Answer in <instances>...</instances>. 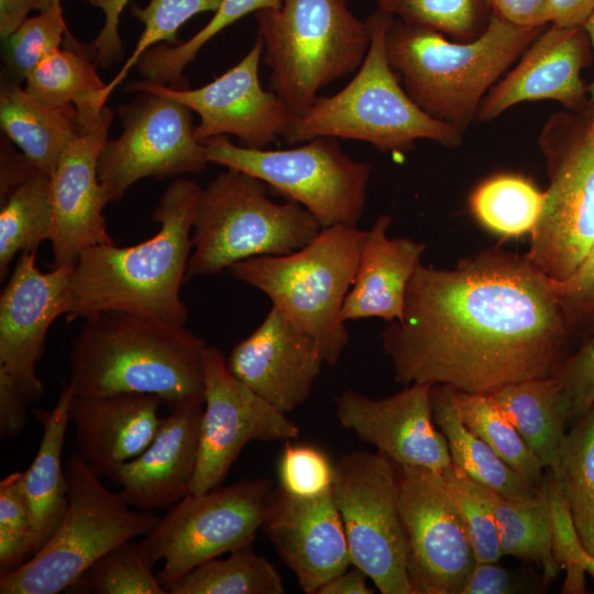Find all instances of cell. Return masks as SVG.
Segmentation results:
<instances>
[{
    "label": "cell",
    "instance_id": "cell-1",
    "mask_svg": "<svg viewBox=\"0 0 594 594\" xmlns=\"http://www.w3.org/2000/svg\"><path fill=\"white\" fill-rule=\"evenodd\" d=\"M381 340L397 383L484 394L551 376L582 342L556 282L499 248L450 268L419 264Z\"/></svg>",
    "mask_w": 594,
    "mask_h": 594
},
{
    "label": "cell",
    "instance_id": "cell-2",
    "mask_svg": "<svg viewBox=\"0 0 594 594\" xmlns=\"http://www.w3.org/2000/svg\"><path fill=\"white\" fill-rule=\"evenodd\" d=\"M200 193L196 182L177 179L151 215L161 224L153 237L131 246L113 243L84 251L69 283L67 321L102 311H123L184 326L188 310L180 287L193 251L191 231Z\"/></svg>",
    "mask_w": 594,
    "mask_h": 594
},
{
    "label": "cell",
    "instance_id": "cell-3",
    "mask_svg": "<svg viewBox=\"0 0 594 594\" xmlns=\"http://www.w3.org/2000/svg\"><path fill=\"white\" fill-rule=\"evenodd\" d=\"M206 341L184 326L123 311L84 318L69 353L76 395L144 393L174 407L204 400Z\"/></svg>",
    "mask_w": 594,
    "mask_h": 594
},
{
    "label": "cell",
    "instance_id": "cell-4",
    "mask_svg": "<svg viewBox=\"0 0 594 594\" xmlns=\"http://www.w3.org/2000/svg\"><path fill=\"white\" fill-rule=\"evenodd\" d=\"M544 28L518 26L492 13L480 36L451 41L391 15L386 55L413 101L464 135L488 90Z\"/></svg>",
    "mask_w": 594,
    "mask_h": 594
},
{
    "label": "cell",
    "instance_id": "cell-5",
    "mask_svg": "<svg viewBox=\"0 0 594 594\" xmlns=\"http://www.w3.org/2000/svg\"><path fill=\"white\" fill-rule=\"evenodd\" d=\"M389 16L377 9L369 15L371 43L354 77L295 117L283 136L287 144L328 136L367 142L383 152L410 151L417 140L461 145L463 134L418 107L391 67L385 47Z\"/></svg>",
    "mask_w": 594,
    "mask_h": 594
},
{
    "label": "cell",
    "instance_id": "cell-6",
    "mask_svg": "<svg viewBox=\"0 0 594 594\" xmlns=\"http://www.w3.org/2000/svg\"><path fill=\"white\" fill-rule=\"evenodd\" d=\"M366 230L337 224L322 228L297 251L255 256L229 272L261 290L296 328L318 345L324 363L339 362L350 334L342 307L353 284Z\"/></svg>",
    "mask_w": 594,
    "mask_h": 594
},
{
    "label": "cell",
    "instance_id": "cell-7",
    "mask_svg": "<svg viewBox=\"0 0 594 594\" xmlns=\"http://www.w3.org/2000/svg\"><path fill=\"white\" fill-rule=\"evenodd\" d=\"M270 86L297 117L329 84L355 73L371 43L367 21L346 0H283L254 13Z\"/></svg>",
    "mask_w": 594,
    "mask_h": 594
},
{
    "label": "cell",
    "instance_id": "cell-8",
    "mask_svg": "<svg viewBox=\"0 0 594 594\" xmlns=\"http://www.w3.org/2000/svg\"><path fill=\"white\" fill-rule=\"evenodd\" d=\"M268 194L263 180L233 168L201 189L186 280L250 257L293 253L318 235L322 227L306 208L276 202Z\"/></svg>",
    "mask_w": 594,
    "mask_h": 594
},
{
    "label": "cell",
    "instance_id": "cell-9",
    "mask_svg": "<svg viewBox=\"0 0 594 594\" xmlns=\"http://www.w3.org/2000/svg\"><path fill=\"white\" fill-rule=\"evenodd\" d=\"M68 506L46 543L14 571L0 574L1 594L66 592L118 544L147 535L160 517L133 509L77 453L67 464Z\"/></svg>",
    "mask_w": 594,
    "mask_h": 594
},
{
    "label": "cell",
    "instance_id": "cell-10",
    "mask_svg": "<svg viewBox=\"0 0 594 594\" xmlns=\"http://www.w3.org/2000/svg\"><path fill=\"white\" fill-rule=\"evenodd\" d=\"M538 145L549 184L526 256L551 279L562 282L594 242V107L552 113Z\"/></svg>",
    "mask_w": 594,
    "mask_h": 594
},
{
    "label": "cell",
    "instance_id": "cell-11",
    "mask_svg": "<svg viewBox=\"0 0 594 594\" xmlns=\"http://www.w3.org/2000/svg\"><path fill=\"white\" fill-rule=\"evenodd\" d=\"M204 144L210 163L263 180L270 190L306 208L322 228L358 226L362 218L371 165L346 155L334 138L319 136L280 150L235 145L227 135Z\"/></svg>",
    "mask_w": 594,
    "mask_h": 594
},
{
    "label": "cell",
    "instance_id": "cell-12",
    "mask_svg": "<svg viewBox=\"0 0 594 594\" xmlns=\"http://www.w3.org/2000/svg\"><path fill=\"white\" fill-rule=\"evenodd\" d=\"M267 479H244L230 485L189 493L168 507L142 539L165 586L196 566L252 544L274 493Z\"/></svg>",
    "mask_w": 594,
    "mask_h": 594
},
{
    "label": "cell",
    "instance_id": "cell-13",
    "mask_svg": "<svg viewBox=\"0 0 594 594\" xmlns=\"http://www.w3.org/2000/svg\"><path fill=\"white\" fill-rule=\"evenodd\" d=\"M332 493L352 565L382 594H413L398 509L397 465L377 451L343 454L336 463Z\"/></svg>",
    "mask_w": 594,
    "mask_h": 594
},
{
    "label": "cell",
    "instance_id": "cell-14",
    "mask_svg": "<svg viewBox=\"0 0 594 594\" xmlns=\"http://www.w3.org/2000/svg\"><path fill=\"white\" fill-rule=\"evenodd\" d=\"M190 109L152 92H141L119 109L122 134L108 140L98 160V177L109 201L123 197L144 177L200 174L210 163L195 136Z\"/></svg>",
    "mask_w": 594,
    "mask_h": 594
},
{
    "label": "cell",
    "instance_id": "cell-15",
    "mask_svg": "<svg viewBox=\"0 0 594 594\" xmlns=\"http://www.w3.org/2000/svg\"><path fill=\"white\" fill-rule=\"evenodd\" d=\"M396 465L398 509L413 594H461L475 558L442 473Z\"/></svg>",
    "mask_w": 594,
    "mask_h": 594
},
{
    "label": "cell",
    "instance_id": "cell-16",
    "mask_svg": "<svg viewBox=\"0 0 594 594\" xmlns=\"http://www.w3.org/2000/svg\"><path fill=\"white\" fill-rule=\"evenodd\" d=\"M204 411L198 464L190 493L221 485L244 447L252 441H290L299 427L230 371L223 353H202Z\"/></svg>",
    "mask_w": 594,
    "mask_h": 594
},
{
    "label": "cell",
    "instance_id": "cell-17",
    "mask_svg": "<svg viewBox=\"0 0 594 594\" xmlns=\"http://www.w3.org/2000/svg\"><path fill=\"white\" fill-rule=\"evenodd\" d=\"M263 45L257 37L249 53L229 70L197 88H172L150 80L130 81L125 90L158 94L198 113L196 139L205 143L219 135H233L250 148H266L284 136L295 116L258 78Z\"/></svg>",
    "mask_w": 594,
    "mask_h": 594
},
{
    "label": "cell",
    "instance_id": "cell-18",
    "mask_svg": "<svg viewBox=\"0 0 594 594\" xmlns=\"http://www.w3.org/2000/svg\"><path fill=\"white\" fill-rule=\"evenodd\" d=\"M36 251L21 253L0 296V378L11 382L30 403L44 385L36 363L52 322L66 314L69 283L76 262L42 272Z\"/></svg>",
    "mask_w": 594,
    "mask_h": 594
},
{
    "label": "cell",
    "instance_id": "cell-19",
    "mask_svg": "<svg viewBox=\"0 0 594 594\" xmlns=\"http://www.w3.org/2000/svg\"><path fill=\"white\" fill-rule=\"evenodd\" d=\"M431 385L410 384L391 396L371 398L354 389L336 400L339 424L395 464L442 472L452 464L444 436L436 428Z\"/></svg>",
    "mask_w": 594,
    "mask_h": 594
},
{
    "label": "cell",
    "instance_id": "cell-20",
    "mask_svg": "<svg viewBox=\"0 0 594 594\" xmlns=\"http://www.w3.org/2000/svg\"><path fill=\"white\" fill-rule=\"evenodd\" d=\"M112 117V110L103 107L89 129L63 152L51 174L53 267L77 262L92 246L114 243L102 215L110 201L98 177Z\"/></svg>",
    "mask_w": 594,
    "mask_h": 594
},
{
    "label": "cell",
    "instance_id": "cell-21",
    "mask_svg": "<svg viewBox=\"0 0 594 594\" xmlns=\"http://www.w3.org/2000/svg\"><path fill=\"white\" fill-rule=\"evenodd\" d=\"M594 59L583 25L550 24L522 53L521 59L484 97L476 120L496 119L508 108L538 100H554L564 110L580 112L591 106L582 70Z\"/></svg>",
    "mask_w": 594,
    "mask_h": 594
},
{
    "label": "cell",
    "instance_id": "cell-22",
    "mask_svg": "<svg viewBox=\"0 0 594 594\" xmlns=\"http://www.w3.org/2000/svg\"><path fill=\"white\" fill-rule=\"evenodd\" d=\"M262 528L306 594L352 565L332 491L301 498L275 488Z\"/></svg>",
    "mask_w": 594,
    "mask_h": 594
},
{
    "label": "cell",
    "instance_id": "cell-23",
    "mask_svg": "<svg viewBox=\"0 0 594 594\" xmlns=\"http://www.w3.org/2000/svg\"><path fill=\"white\" fill-rule=\"evenodd\" d=\"M227 363L241 382L286 414L307 402L326 364L316 342L275 307L234 345Z\"/></svg>",
    "mask_w": 594,
    "mask_h": 594
},
{
    "label": "cell",
    "instance_id": "cell-24",
    "mask_svg": "<svg viewBox=\"0 0 594 594\" xmlns=\"http://www.w3.org/2000/svg\"><path fill=\"white\" fill-rule=\"evenodd\" d=\"M202 411L204 400L172 407L150 446L108 475L122 488L120 494L131 507H169L190 493L198 464Z\"/></svg>",
    "mask_w": 594,
    "mask_h": 594
},
{
    "label": "cell",
    "instance_id": "cell-25",
    "mask_svg": "<svg viewBox=\"0 0 594 594\" xmlns=\"http://www.w3.org/2000/svg\"><path fill=\"white\" fill-rule=\"evenodd\" d=\"M164 404L156 395H75L69 407L77 454L100 477L139 457L154 439Z\"/></svg>",
    "mask_w": 594,
    "mask_h": 594
},
{
    "label": "cell",
    "instance_id": "cell-26",
    "mask_svg": "<svg viewBox=\"0 0 594 594\" xmlns=\"http://www.w3.org/2000/svg\"><path fill=\"white\" fill-rule=\"evenodd\" d=\"M392 217L381 215L366 230L353 284L342 318H381L388 323L403 317L407 286L421 264L424 242L389 238Z\"/></svg>",
    "mask_w": 594,
    "mask_h": 594
},
{
    "label": "cell",
    "instance_id": "cell-27",
    "mask_svg": "<svg viewBox=\"0 0 594 594\" xmlns=\"http://www.w3.org/2000/svg\"><path fill=\"white\" fill-rule=\"evenodd\" d=\"M75 395L67 383L53 409L34 410L42 426V438L32 464L23 471L34 554L54 534L68 506V481L63 471L62 451Z\"/></svg>",
    "mask_w": 594,
    "mask_h": 594
},
{
    "label": "cell",
    "instance_id": "cell-28",
    "mask_svg": "<svg viewBox=\"0 0 594 594\" xmlns=\"http://www.w3.org/2000/svg\"><path fill=\"white\" fill-rule=\"evenodd\" d=\"M0 123L34 168L46 175L53 173L63 152L86 132L74 105H43L11 78L1 88Z\"/></svg>",
    "mask_w": 594,
    "mask_h": 594
},
{
    "label": "cell",
    "instance_id": "cell-29",
    "mask_svg": "<svg viewBox=\"0 0 594 594\" xmlns=\"http://www.w3.org/2000/svg\"><path fill=\"white\" fill-rule=\"evenodd\" d=\"M543 468L556 461L573 422L569 402L552 376L526 380L491 393Z\"/></svg>",
    "mask_w": 594,
    "mask_h": 594
},
{
    "label": "cell",
    "instance_id": "cell-30",
    "mask_svg": "<svg viewBox=\"0 0 594 594\" xmlns=\"http://www.w3.org/2000/svg\"><path fill=\"white\" fill-rule=\"evenodd\" d=\"M432 416L446 438L452 463L476 483L510 499L535 496L540 486L526 481L462 421L454 405L451 388L432 385Z\"/></svg>",
    "mask_w": 594,
    "mask_h": 594
},
{
    "label": "cell",
    "instance_id": "cell-31",
    "mask_svg": "<svg viewBox=\"0 0 594 594\" xmlns=\"http://www.w3.org/2000/svg\"><path fill=\"white\" fill-rule=\"evenodd\" d=\"M494 515L503 556L535 563L543 581H554L561 565L556 557L547 476L539 492L529 498L510 499L481 485Z\"/></svg>",
    "mask_w": 594,
    "mask_h": 594
},
{
    "label": "cell",
    "instance_id": "cell-32",
    "mask_svg": "<svg viewBox=\"0 0 594 594\" xmlns=\"http://www.w3.org/2000/svg\"><path fill=\"white\" fill-rule=\"evenodd\" d=\"M549 470L580 540L594 553V405L571 424Z\"/></svg>",
    "mask_w": 594,
    "mask_h": 594
},
{
    "label": "cell",
    "instance_id": "cell-33",
    "mask_svg": "<svg viewBox=\"0 0 594 594\" xmlns=\"http://www.w3.org/2000/svg\"><path fill=\"white\" fill-rule=\"evenodd\" d=\"M25 80L24 90L38 102L50 107L74 105L86 131L100 114L94 102L106 84L96 65L78 50H56Z\"/></svg>",
    "mask_w": 594,
    "mask_h": 594
},
{
    "label": "cell",
    "instance_id": "cell-34",
    "mask_svg": "<svg viewBox=\"0 0 594 594\" xmlns=\"http://www.w3.org/2000/svg\"><path fill=\"white\" fill-rule=\"evenodd\" d=\"M167 594H284L282 575L253 543L212 559L166 584Z\"/></svg>",
    "mask_w": 594,
    "mask_h": 594
},
{
    "label": "cell",
    "instance_id": "cell-35",
    "mask_svg": "<svg viewBox=\"0 0 594 594\" xmlns=\"http://www.w3.org/2000/svg\"><path fill=\"white\" fill-rule=\"evenodd\" d=\"M51 175L35 173L19 184L4 199L0 210V278L8 276L18 253L36 251L51 240L53 213Z\"/></svg>",
    "mask_w": 594,
    "mask_h": 594
},
{
    "label": "cell",
    "instance_id": "cell-36",
    "mask_svg": "<svg viewBox=\"0 0 594 594\" xmlns=\"http://www.w3.org/2000/svg\"><path fill=\"white\" fill-rule=\"evenodd\" d=\"M543 191L519 175L502 174L483 182L470 197L477 222L499 237L530 234L540 215Z\"/></svg>",
    "mask_w": 594,
    "mask_h": 594
},
{
    "label": "cell",
    "instance_id": "cell-37",
    "mask_svg": "<svg viewBox=\"0 0 594 594\" xmlns=\"http://www.w3.org/2000/svg\"><path fill=\"white\" fill-rule=\"evenodd\" d=\"M451 388L457 410L465 426L526 481L540 486L543 465L526 444L491 394Z\"/></svg>",
    "mask_w": 594,
    "mask_h": 594
},
{
    "label": "cell",
    "instance_id": "cell-38",
    "mask_svg": "<svg viewBox=\"0 0 594 594\" xmlns=\"http://www.w3.org/2000/svg\"><path fill=\"white\" fill-rule=\"evenodd\" d=\"M283 0H223L210 21L189 40L176 46H158L145 52L136 63L144 79L172 88L182 85L184 68L215 35L249 13L279 9Z\"/></svg>",
    "mask_w": 594,
    "mask_h": 594
},
{
    "label": "cell",
    "instance_id": "cell-39",
    "mask_svg": "<svg viewBox=\"0 0 594 594\" xmlns=\"http://www.w3.org/2000/svg\"><path fill=\"white\" fill-rule=\"evenodd\" d=\"M154 564L142 540H128L92 563L66 592L167 594L153 572Z\"/></svg>",
    "mask_w": 594,
    "mask_h": 594
},
{
    "label": "cell",
    "instance_id": "cell-40",
    "mask_svg": "<svg viewBox=\"0 0 594 594\" xmlns=\"http://www.w3.org/2000/svg\"><path fill=\"white\" fill-rule=\"evenodd\" d=\"M377 10L404 22L433 29L455 41H471L487 28L486 0H376Z\"/></svg>",
    "mask_w": 594,
    "mask_h": 594
},
{
    "label": "cell",
    "instance_id": "cell-41",
    "mask_svg": "<svg viewBox=\"0 0 594 594\" xmlns=\"http://www.w3.org/2000/svg\"><path fill=\"white\" fill-rule=\"evenodd\" d=\"M223 0H151L145 8L132 6L131 13L144 24V31L133 53L128 57L120 72L97 95L95 106L98 110L105 107V102L121 84L130 69L136 65L142 55L150 46L167 41L179 44L176 33L178 29L190 18L207 11H217Z\"/></svg>",
    "mask_w": 594,
    "mask_h": 594
},
{
    "label": "cell",
    "instance_id": "cell-42",
    "mask_svg": "<svg viewBox=\"0 0 594 594\" xmlns=\"http://www.w3.org/2000/svg\"><path fill=\"white\" fill-rule=\"evenodd\" d=\"M441 473L475 562L498 561L503 557L498 529L480 484L453 463Z\"/></svg>",
    "mask_w": 594,
    "mask_h": 594
},
{
    "label": "cell",
    "instance_id": "cell-43",
    "mask_svg": "<svg viewBox=\"0 0 594 594\" xmlns=\"http://www.w3.org/2000/svg\"><path fill=\"white\" fill-rule=\"evenodd\" d=\"M67 32L61 6L26 19L6 42V64L11 79L21 81L53 52Z\"/></svg>",
    "mask_w": 594,
    "mask_h": 594
},
{
    "label": "cell",
    "instance_id": "cell-44",
    "mask_svg": "<svg viewBox=\"0 0 594 594\" xmlns=\"http://www.w3.org/2000/svg\"><path fill=\"white\" fill-rule=\"evenodd\" d=\"M33 554L23 472H14L0 482V574L16 570Z\"/></svg>",
    "mask_w": 594,
    "mask_h": 594
},
{
    "label": "cell",
    "instance_id": "cell-45",
    "mask_svg": "<svg viewBox=\"0 0 594 594\" xmlns=\"http://www.w3.org/2000/svg\"><path fill=\"white\" fill-rule=\"evenodd\" d=\"M279 488L288 495L310 498L333 488L336 464L321 449L286 441L277 464Z\"/></svg>",
    "mask_w": 594,
    "mask_h": 594
},
{
    "label": "cell",
    "instance_id": "cell-46",
    "mask_svg": "<svg viewBox=\"0 0 594 594\" xmlns=\"http://www.w3.org/2000/svg\"><path fill=\"white\" fill-rule=\"evenodd\" d=\"M549 486L553 547L556 557L568 572L564 590L580 592L583 590V576L590 574L594 580V553L585 549L574 528L568 507L559 494L550 474Z\"/></svg>",
    "mask_w": 594,
    "mask_h": 594
},
{
    "label": "cell",
    "instance_id": "cell-47",
    "mask_svg": "<svg viewBox=\"0 0 594 594\" xmlns=\"http://www.w3.org/2000/svg\"><path fill=\"white\" fill-rule=\"evenodd\" d=\"M551 376L569 402L573 421L594 405V330Z\"/></svg>",
    "mask_w": 594,
    "mask_h": 594
},
{
    "label": "cell",
    "instance_id": "cell-48",
    "mask_svg": "<svg viewBox=\"0 0 594 594\" xmlns=\"http://www.w3.org/2000/svg\"><path fill=\"white\" fill-rule=\"evenodd\" d=\"M556 289L571 326L583 341L594 330V242L573 274L556 282Z\"/></svg>",
    "mask_w": 594,
    "mask_h": 594
},
{
    "label": "cell",
    "instance_id": "cell-49",
    "mask_svg": "<svg viewBox=\"0 0 594 594\" xmlns=\"http://www.w3.org/2000/svg\"><path fill=\"white\" fill-rule=\"evenodd\" d=\"M90 4L103 10L106 22L89 45L95 53V58L103 67L114 64L123 54L122 43L119 35L120 15L130 0H87Z\"/></svg>",
    "mask_w": 594,
    "mask_h": 594
},
{
    "label": "cell",
    "instance_id": "cell-50",
    "mask_svg": "<svg viewBox=\"0 0 594 594\" xmlns=\"http://www.w3.org/2000/svg\"><path fill=\"white\" fill-rule=\"evenodd\" d=\"M517 592L508 570L494 562H475L461 594H508Z\"/></svg>",
    "mask_w": 594,
    "mask_h": 594
},
{
    "label": "cell",
    "instance_id": "cell-51",
    "mask_svg": "<svg viewBox=\"0 0 594 594\" xmlns=\"http://www.w3.org/2000/svg\"><path fill=\"white\" fill-rule=\"evenodd\" d=\"M493 14L522 28L547 26L546 0H486Z\"/></svg>",
    "mask_w": 594,
    "mask_h": 594
},
{
    "label": "cell",
    "instance_id": "cell-52",
    "mask_svg": "<svg viewBox=\"0 0 594 594\" xmlns=\"http://www.w3.org/2000/svg\"><path fill=\"white\" fill-rule=\"evenodd\" d=\"M28 400L8 380L0 378V437L19 435L25 425Z\"/></svg>",
    "mask_w": 594,
    "mask_h": 594
},
{
    "label": "cell",
    "instance_id": "cell-53",
    "mask_svg": "<svg viewBox=\"0 0 594 594\" xmlns=\"http://www.w3.org/2000/svg\"><path fill=\"white\" fill-rule=\"evenodd\" d=\"M594 11V0H546L548 24L559 26L584 25Z\"/></svg>",
    "mask_w": 594,
    "mask_h": 594
},
{
    "label": "cell",
    "instance_id": "cell-54",
    "mask_svg": "<svg viewBox=\"0 0 594 594\" xmlns=\"http://www.w3.org/2000/svg\"><path fill=\"white\" fill-rule=\"evenodd\" d=\"M37 173L34 166L8 146L1 148L0 196L4 199L19 184Z\"/></svg>",
    "mask_w": 594,
    "mask_h": 594
},
{
    "label": "cell",
    "instance_id": "cell-55",
    "mask_svg": "<svg viewBox=\"0 0 594 594\" xmlns=\"http://www.w3.org/2000/svg\"><path fill=\"white\" fill-rule=\"evenodd\" d=\"M367 579L360 568L352 565L326 581L316 594H372Z\"/></svg>",
    "mask_w": 594,
    "mask_h": 594
},
{
    "label": "cell",
    "instance_id": "cell-56",
    "mask_svg": "<svg viewBox=\"0 0 594 594\" xmlns=\"http://www.w3.org/2000/svg\"><path fill=\"white\" fill-rule=\"evenodd\" d=\"M32 10H38V0H0L1 38H9Z\"/></svg>",
    "mask_w": 594,
    "mask_h": 594
},
{
    "label": "cell",
    "instance_id": "cell-57",
    "mask_svg": "<svg viewBox=\"0 0 594 594\" xmlns=\"http://www.w3.org/2000/svg\"><path fill=\"white\" fill-rule=\"evenodd\" d=\"M590 36L594 55V11L583 25ZM590 103L594 107V77L587 86Z\"/></svg>",
    "mask_w": 594,
    "mask_h": 594
},
{
    "label": "cell",
    "instance_id": "cell-58",
    "mask_svg": "<svg viewBox=\"0 0 594 594\" xmlns=\"http://www.w3.org/2000/svg\"><path fill=\"white\" fill-rule=\"evenodd\" d=\"M56 6H61V0H38V10L46 11Z\"/></svg>",
    "mask_w": 594,
    "mask_h": 594
}]
</instances>
